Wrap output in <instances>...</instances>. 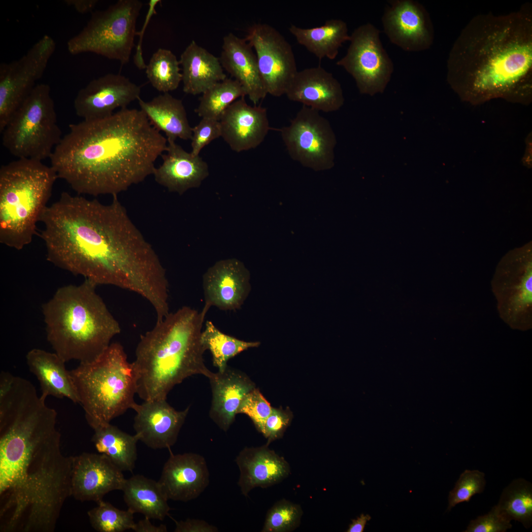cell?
<instances>
[{
  "label": "cell",
  "instance_id": "obj_1",
  "mask_svg": "<svg viewBox=\"0 0 532 532\" xmlns=\"http://www.w3.org/2000/svg\"><path fill=\"white\" fill-rule=\"evenodd\" d=\"M45 399L21 377L0 388L1 532H53L71 496V457L62 454Z\"/></svg>",
  "mask_w": 532,
  "mask_h": 532
},
{
  "label": "cell",
  "instance_id": "obj_2",
  "mask_svg": "<svg viewBox=\"0 0 532 532\" xmlns=\"http://www.w3.org/2000/svg\"><path fill=\"white\" fill-rule=\"evenodd\" d=\"M41 222L47 260L97 285L127 288L149 264L152 246L117 195L104 204L64 192L48 206Z\"/></svg>",
  "mask_w": 532,
  "mask_h": 532
},
{
  "label": "cell",
  "instance_id": "obj_3",
  "mask_svg": "<svg viewBox=\"0 0 532 532\" xmlns=\"http://www.w3.org/2000/svg\"><path fill=\"white\" fill-rule=\"evenodd\" d=\"M50 157L58 177L79 195H117L153 174L167 139L140 109L69 125Z\"/></svg>",
  "mask_w": 532,
  "mask_h": 532
},
{
  "label": "cell",
  "instance_id": "obj_4",
  "mask_svg": "<svg viewBox=\"0 0 532 532\" xmlns=\"http://www.w3.org/2000/svg\"><path fill=\"white\" fill-rule=\"evenodd\" d=\"M205 314L189 306L169 312L141 335L133 362L137 394L144 400L166 399L170 390L186 378L213 372L205 366L200 340Z\"/></svg>",
  "mask_w": 532,
  "mask_h": 532
},
{
  "label": "cell",
  "instance_id": "obj_5",
  "mask_svg": "<svg viewBox=\"0 0 532 532\" xmlns=\"http://www.w3.org/2000/svg\"><path fill=\"white\" fill-rule=\"evenodd\" d=\"M97 286L85 279L78 285L61 287L42 306L47 339L66 362L94 361L121 332Z\"/></svg>",
  "mask_w": 532,
  "mask_h": 532
},
{
  "label": "cell",
  "instance_id": "obj_6",
  "mask_svg": "<svg viewBox=\"0 0 532 532\" xmlns=\"http://www.w3.org/2000/svg\"><path fill=\"white\" fill-rule=\"evenodd\" d=\"M503 28L491 33L476 55L471 77L455 88L460 97L472 104L502 98L526 103L531 87L525 83L532 63L530 39Z\"/></svg>",
  "mask_w": 532,
  "mask_h": 532
},
{
  "label": "cell",
  "instance_id": "obj_7",
  "mask_svg": "<svg viewBox=\"0 0 532 532\" xmlns=\"http://www.w3.org/2000/svg\"><path fill=\"white\" fill-rule=\"evenodd\" d=\"M57 173L42 161L18 159L0 168V242L17 250L32 241Z\"/></svg>",
  "mask_w": 532,
  "mask_h": 532
},
{
  "label": "cell",
  "instance_id": "obj_8",
  "mask_svg": "<svg viewBox=\"0 0 532 532\" xmlns=\"http://www.w3.org/2000/svg\"><path fill=\"white\" fill-rule=\"evenodd\" d=\"M86 420L94 430L110 423L136 403L137 374L123 346L111 343L94 361L70 370Z\"/></svg>",
  "mask_w": 532,
  "mask_h": 532
},
{
  "label": "cell",
  "instance_id": "obj_9",
  "mask_svg": "<svg viewBox=\"0 0 532 532\" xmlns=\"http://www.w3.org/2000/svg\"><path fill=\"white\" fill-rule=\"evenodd\" d=\"M1 133L3 146L18 159L50 158L63 136L49 85L35 86Z\"/></svg>",
  "mask_w": 532,
  "mask_h": 532
},
{
  "label": "cell",
  "instance_id": "obj_10",
  "mask_svg": "<svg viewBox=\"0 0 532 532\" xmlns=\"http://www.w3.org/2000/svg\"><path fill=\"white\" fill-rule=\"evenodd\" d=\"M142 7L139 0H119L93 12L83 29L67 42L73 55L90 52L120 62H129L136 35L137 19Z\"/></svg>",
  "mask_w": 532,
  "mask_h": 532
},
{
  "label": "cell",
  "instance_id": "obj_11",
  "mask_svg": "<svg viewBox=\"0 0 532 532\" xmlns=\"http://www.w3.org/2000/svg\"><path fill=\"white\" fill-rule=\"evenodd\" d=\"M500 319L511 329L532 328V244L506 253L499 262L491 281Z\"/></svg>",
  "mask_w": 532,
  "mask_h": 532
},
{
  "label": "cell",
  "instance_id": "obj_12",
  "mask_svg": "<svg viewBox=\"0 0 532 532\" xmlns=\"http://www.w3.org/2000/svg\"><path fill=\"white\" fill-rule=\"evenodd\" d=\"M279 131L293 160L316 170L334 166L336 136L319 111L302 105L289 125Z\"/></svg>",
  "mask_w": 532,
  "mask_h": 532
},
{
  "label": "cell",
  "instance_id": "obj_13",
  "mask_svg": "<svg viewBox=\"0 0 532 532\" xmlns=\"http://www.w3.org/2000/svg\"><path fill=\"white\" fill-rule=\"evenodd\" d=\"M380 33L371 23L357 27L350 36L346 54L336 63L352 76L362 94L382 93L394 71L393 63L383 46Z\"/></svg>",
  "mask_w": 532,
  "mask_h": 532
},
{
  "label": "cell",
  "instance_id": "obj_14",
  "mask_svg": "<svg viewBox=\"0 0 532 532\" xmlns=\"http://www.w3.org/2000/svg\"><path fill=\"white\" fill-rule=\"evenodd\" d=\"M56 48L45 34L19 59L0 66V132L37 84Z\"/></svg>",
  "mask_w": 532,
  "mask_h": 532
},
{
  "label": "cell",
  "instance_id": "obj_15",
  "mask_svg": "<svg viewBox=\"0 0 532 532\" xmlns=\"http://www.w3.org/2000/svg\"><path fill=\"white\" fill-rule=\"evenodd\" d=\"M245 38L255 50L267 93L276 97L285 95L298 71L290 43L276 29L263 23L250 26Z\"/></svg>",
  "mask_w": 532,
  "mask_h": 532
},
{
  "label": "cell",
  "instance_id": "obj_16",
  "mask_svg": "<svg viewBox=\"0 0 532 532\" xmlns=\"http://www.w3.org/2000/svg\"><path fill=\"white\" fill-rule=\"evenodd\" d=\"M141 87L120 74L107 73L91 80L74 100L76 115L94 120L112 115L116 108H127L140 98Z\"/></svg>",
  "mask_w": 532,
  "mask_h": 532
},
{
  "label": "cell",
  "instance_id": "obj_17",
  "mask_svg": "<svg viewBox=\"0 0 532 532\" xmlns=\"http://www.w3.org/2000/svg\"><path fill=\"white\" fill-rule=\"evenodd\" d=\"M71 457V496L76 499L98 503L108 493L122 491L126 479L123 471L105 455L83 453Z\"/></svg>",
  "mask_w": 532,
  "mask_h": 532
},
{
  "label": "cell",
  "instance_id": "obj_18",
  "mask_svg": "<svg viewBox=\"0 0 532 532\" xmlns=\"http://www.w3.org/2000/svg\"><path fill=\"white\" fill-rule=\"evenodd\" d=\"M382 23L390 41L405 51H421L431 45L432 33L428 17L423 7L416 1H388Z\"/></svg>",
  "mask_w": 532,
  "mask_h": 532
},
{
  "label": "cell",
  "instance_id": "obj_19",
  "mask_svg": "<svg viewBox=\"0 0 532 532\" xmlns=\"http://www.w3.org/2000/svg\"><path fill=\"white\" fill-rule=\"evenodd\" d=\"M249 272L236 259L217 262L203 276L205 314L211 306L225 311L235 310L243 304L250 290Z\"/></svg>",
  "mask_w": 532,
  "mask_h": 532
},
{
  "label": "cell",
  "instance_id": "obj_20",
  "mask_svg": "<svg viewBox=\"0 0 532 532\" xmlns=\"http://www.w3.org/2000/svg\"><path fill=\"white\" fill-rule=\"evenodd\" d=\"M133 428L139 440L153 449H169L176 442L189 407L177 411L166 399L135 403Z\"/></svg>",
  "mask_w": 532,
  "mask_h": 532
},
{
  "label": "cell",
  "instance_id": "obj_21",
  "mask_svg": "<svg viewBox=\"0 0 532 532\" xmlns=\"http://www.w3.org/2000/svg\"><path fill=\"white\" fill-rule=\"evenodd\" d=\"M158 482L168 499L187 502L196 499L209 483L206 461L198 454L170 452Z\"/></svg>",
  "mask_w": 532,
  "mask_h": 532
},
{
  "label": "cell",
  "instance_id": "obj_22",
  "mask_svg": "<svg viewBox=\"0 0 532 532\" xmlns=\"http://www.w3.org/2000/svg\"><path fill=\"white\" fill-rule=\"evenodd\" d=\"M219 121L221 137L236 152L256 148L271 129L266 109L248 105L244 97L232 103Z\"/></svg>",
  "mask_w": 532,
  "mask_h": 532
},
{
  "label": "cell",
  "instance_id": "obj_23",
  "mask_svg": "<svg viewBox=\"0 0 532 532\" xmlns=\"http://www.w3.org/2000/svg\"><path fill=\"white\" fill-rule=\"evenodd\" d=\"M285 95L291 101L326 113L339 110L344 102L340 83L320 66L298 71Z\"/></svg>",
  "mask_w": 532,
  "mask_h": 532
},
{
  "label": "cell",
  "instance_id": "obj_24",
  "mask_svg": "<svg viewBox=\"0 0 532 532\" xmlns=\"http://www.w3.org/2000/svg\"><path fill=\"white\" fill-rule=\"evenodd\" d=\"M167 142V153L162 155L163 163L153 174L155 181L180 195L200 186L209 175L207 164L200 155L186 151L175 140Z\"/></svg>",
  "mask_w": 532,
  "mask_h": 532
},
{
  "label": "cell",
  "instance_id": "obj_25",
  "mask_svg": "<svg viewBox=\"0 0 532 532\" xmlns=\"http://www.w3.org/2000/svg\"><path fill=\"white\" fill-rule=\"evenodd\" d=\"M268 445L245 447L235 458L240 473L237 484L245 497L255 488H266L279 483L290 473L288 463L270 449Z\"/></svg>",
  "mask_w": 532,
  "mask_h": 532
},
{
  "label": "cell",
  "instance_id": "obj_26",
  "mask_svg": "<svg viewBox=\"0 0 532 532\" xmlns=\"http://www.w3.org/2000/svg\"><path fill=\"white\" fill-rule=\"evenodd\" d=\"M253 48L245 38L233 33L223 37L219 60L221 65L238 81L254 105L267 94Z\"/></svg>",
  "mask_w": 532,
  "mask_h": 532
},
{
  "label": "cell",
  "instance_id": "obj_27",
  "mask_svg": "<svg viewBox=\"0 0 532 532\" xmlns=\"http://www.w3.org/2000/svg\"><path fill=\"white\" fill-rule=\"evenodd\" d=\"M212 390L210 416L218 427L226 432L233 423L244 397L256 388L244 373L229 367L213 373L209 378Z\"/></svg>",
  "mask_w": 532,
  "mask_h": 532
},
{
  "label": "cell",
  "instance_id": "obj_28",
  "mask_svg": "<svg viewBox=\"0 0 532 532\" xmlns=\"http://www.w3.org/2000/svg\"><path fill=\"white\" fill-rule=\"evenodd\" d=\"M26 361L30 371L39 381L41 396L67 398L75 403L79 399L70 371L66 362L55 352L33 348L27 354Z\"/></svg>",
  "mask_w": 532,
  "mask_h": 532
},
{
  "label": "cell",
  "instance_id": "obj_29",
  "mask_svg": "<svg viewBox=\"0 0 532 532\" xmlns=\"http://www.w3.org/2000/svg\"><path fill=\"white\" fill-rule=\"evenodd\" d=\"M183 90L193 95L202 94L226 78L219 58L192 40L180 56Z\"/></svg>",
  "mask_w": 532,
  "mask_h": 532
},
{
  "label": "cell",
  "instance_id": "obj_30",
  "mask_svg": "<svg viewBox=\"0 0 532 532\" xmlns=\"http://www.w3.org/2000/svg\"><path fill=\"white\" fill-rule=\"evenodd\" d=\"M137 101L150 123L157 130L165 133L167 140L191 139L192 128L181 100L166 93L148 101L140 98Z\"/></svg>",
  "mask_w": 532,
  "mask_h": 532
},
{
  "label": "cell",
  "instance_id": "obj_31",
  "mask_svg": "<svg viewBox=\"0 0 532 532\" xmlns=\"http://www.w3.org/2000/svg\"><path fill=\"white\" fill-rule=\"evenodd\" d=\"M122 491L128 509L134 514L161 521L169 515L168 499L158 481L134 475L126 479Z\"/></svg>",
  "mask_w": 532,
  "mask_h": 532
},
{
  "label": "cell",
  "instance_id": "obj_32",
  "mask_svg": "<svg viewBox=\"0 0 532 532\" xmlns=\"http://www.w3.org/2000/svg\"><path fill=\"white\" fill-rule=\"evenodd\" d=\"M289 30L297 42L319 60H334L343 43L350 39L348 26L341 19L327 20L322 26L302 28L291 25Z\"/></svg>",
  "mask_w": 532,
  "mask_h": 532
},
{
  "label": "cell",
  "instance_id": "obj_33",
  "mask_svg": "<svg viewBox=\"0 0 532 532\" xmlns=\"http://www.w3.org/2000/svg\"><path fill=\"white\" fill-rule=\"evenodd\" d=\"M92 440L98 452L108 457L122 471L132 472L137 460L135 434L132 435L108 423L94 429Z\"/></svg>",
  "mask_w": 532,
  "mask_h": 532
},
{
  "label": "cell",
  "instance_id": "obj_34",
  "mask_svg": "<svg viewBox=\"0 0 532 532\" xmlns=\"http://www.w3.org/2000/svg\"><path fill=\"white\" fill-rule=\"evenodd\" d=\"M200 340L205 351L212 355L214 366L222 372L228 366L227 362L232 358L249 348L257 347L258 341H245L222 332L210 321L205 323Z\"/></svg>",
  "mask_w": 532,
  "mask_h": 532
},
{
  "label": "cell",
  "instance_id": "obj_35",
  "mask_svg": "<svg viewBox=\"0 0 532 532\" xmlns=\"http://www.w3.org/2000/svg\"><path fill=\"white\" fill-rule=\"evenodd\" d=\"M511 521L520 522L526 529L532 524V485L524 478L513 480L503 490L496 505Z\"/></svg>",
  "mask_w": 532,
  "mask_h": 532
},
{
  "label": "cell",
  "instance_id": "obj_36",
  "mask_svg": "<svg viewBox=\"0 0 532 532\" xmlns=\"http://www.w3.org/2000/svg\"><path fill=\"white\" fill-rule=\"evenodd\" d=\"M245 96L244 90L238 81L227 78L202 94L195 111L201 118L219 121L232 103Z\"/></svg>",
  "mask_w": 532,
  "mask_h": 532
},
{
  "label": "cell",
  "instance_id": "obj_37",
  "mask_svg": "<svg viewBox=\"0 0 532 532\" xmlns=\"http://www.w3.org/2000/svg\"><path fill=\"white\" fill-rule=\"evenodd\" d=\"M180 63L170 50L159 48L145 68L147 79L157 91L163 93L176 90L182 81Z\"/></svg>",
  "mask_w": 532,
  "mask_h": 532
},
{
  "label": "cell",
  "instance_id": "obj_38",
  "mask_svg": "<svg viewBox=\"0 0 532 532\" xmlns=\"http://www.w3.org/2000/svg\"><path fill=\"white\" fill-rule=\"evenodd\" d=\"M88 511L92 527L99 532H123L132 530L134 513L130 509L120 510L103 500Z\"/></svg>",
  "mask_w": 532,
  "mask_h": 532
},
{
  "label": "cell",
  "instance_id": "obj_39",
  "mask_svg": "<svg viewBox=\"0 0 532 532\" xmlns=\"http://www.w3.org/2000/svg\"><path fill=\"white\" fill-rule=\"evenodd\" d=\"M302 515L300 507L282 499L275 503L267 512L262 532H287L295 530Z\"/></svg>",
  "mask_w": 532,
  "mask_h": 532
},
{
  "label": "cell",
  "instance_id": "obj_40",
  "mask_svg": "<svg viewBox=\"0 0 532 532\" xmlns=\"http://www.w3.org/2000/svg\"><path fill=\"white\" fill-rule=\"evenodd\" d=\"M485 474L478 470L466 469L460 475L453 489L449 492L447 510L457 504L468 502L476 494L482 493L485 487Z\"/></svg>",
  "mask_w": 532,
  "mask_h": 532
},
{
  "label": "cell",
  "instance_id": "obj_41",
  "mask_svg": "<svg viewBox=\"0 0 532 532\" xmlns=\"http://www.w3.org/2000/svg\"><path fill=\"white\" fill-rule=\"evenodd\" d=\"M272 408L270 403L259 390L255 388L243 399L237 413L247 415L260 432L266 420L271 413Z\"/></svg>",
  "mask_w": 532,
  "mask_h": 532
},
{
  "label": "cell",
  "instance_id": "obj_42",
  "mask_svg": "<svg viewBox=\"0 0 532 532\" xmlns=\"http://www.w3.org/2000/svg\"><path fill=\"white\" fill-rule=\"evenodd\" d=\"M511 521L494 505L484 515L472 520L464 532H505L512 528Z\"/></svg>",
  "mask_w": 532,
  "mask_h": 532
},
{
  "label": "cell",
  "instance_id": "obj_43",
  "mask_svg": "<svg viewBox=\"0 0 532 532\" xmlns=\"http://www.w3.org/2000/svg\"><path fill=\"white\" fill-rule=\"evenodd\" d=\"M192 151L194 156H198L202 149L214 139L221 136L220 121L202 118L198 125L192 129Z\"/></svg>",
  "mask_w": 532,
  "mask_h": 532
},
{
  "label": "cell",
  "instance_id": "obj_44",
  "mask_svg": "<svg viewBox=\"0 0 532 532\" xmlns=\"http://www.w3.org/2000/svg\"><path fill=\"white\" fill-rule=\"evenodd\" d=\"M293 417V413L288 407L285 410L282 407H272L271 413L266 420L260 432L267 439V443L269 444L271 442L283 436Z\"/></svg>",
  "mask_w": 532,
  "mask_h": 532
},
{
  "label": "cell",
  "instance_id": "obj_45",
  "mask_svg": "<svg viewBox=\"0 0 532 532\" xmlns=\"http://www.w3.org/2000/svg\"><path fill=\"white\" fill-rule=\"evenodd\" d=\"M160 2H161V0H149V3H148V4H149V8L148 9V10L147 11V13L146 17V18H145V22L144 23L143 27H142V30H141V32H140L139 33H138L137 32H136V35L137 34H139V40H138V43L137 44V46H136V52H135V54H134V55L133 56V61H134V63L135 65L139 69H145L146 66V65L145 63L144 59L143 58L142 47H141L142 46V38H143V33L145 32V30L146 28L147 25H148V23H149V21H150V20L151 19V17L154 14H155L156 13V12L155 11V7H156L157 5L159 3H160Z\"/></svg>",
  "mask_w": 532,
  "mask_h": 532
},
{
  "label": "cell",
  "instance_id": "obj_46",
  "mask_svg": "<svg viewBox=\"0 0 532 532\" xmlns=\"http://www.w3.org/2000/svg\"><path fill=\"white\" fill-rule=\"evenodd\" d=\"M175 532H216L218 529L206 522L199 519H187L185 521H177Z\"/></svg>",
  "mask_w": 532,
  "mask_h": 532
},
{
  "label": "cell",
  "instance_id": "obj_47",
  "mask_svg": "<svg viewBox=\"0 0 532 532\" xmlns=\"http://www.w3.org/2000/svg\"><path fill=\"white\" fill-rule=\"evenodd\" d=\"M135 532H166L167 529L164 524L155 526L151 523L150 519L145 517L144 519L135 523L132 529Z\"/></svg>",
  "mask_w": 532,
  "mask_h": 532
},
{
  "label": "cell",
  "instance_id": "obj_48",
  "mask_svg": "<svg viewBox=\"0 0 532 532\" xmlns=\"http://www.w3.org/2000/svg\"><path fill=\"white\" fill-rule=\"evenodd\" d=\"M97 0H65V2L72 6L78 12L82 14L92 12L98 3Z\"/></svg>",
  "mask_w": 532,
  "mask_h": 532
},
{
  "label": "cell",
  "instance_id": "obj_49",
  "mask_svg": "<svg viewBox=\"0 0 532 532\" xmlns=\"http://www.w3.org/2000/svg\"><path fill=\"white\" fill-rule=\"evenodd\" d=\"M371 519L368 514H362L356 519L352 520V523L346 531L347 532H363L367 522Z\"/></svg>",
  "mask_w": 532,
  "mask_h": 532
},
{
  "label": "cell",
  "instance_id": "obj_50",
  "mask_svg": "<svg viewBox=\"0 0 532 532\" xmlns=\"http://www.w3.org/2000/svg\"><path fill=\"white\" fill-rule=\"evenodd\" d=\"M532 133H530L527 136L526 142V149L522 158V161L523 165L528 168L532 167Z\"/></svg>",
  "mask_w": 532,
  "mask_h": 532
}]
</instances>
